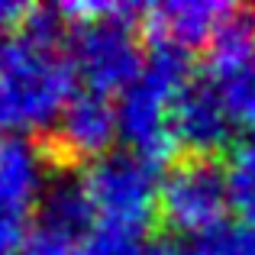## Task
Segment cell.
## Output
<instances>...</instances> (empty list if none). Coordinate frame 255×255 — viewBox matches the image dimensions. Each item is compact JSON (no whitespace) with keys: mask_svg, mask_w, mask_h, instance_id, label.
Masks as SVG:
<instances>
[{"mask_svg":"<svg viewBox=\"0 0 255 255\" xmlns=\"http://www.w3.org/2000/svg\"><path fill=\"white\" fill-rule=\"evenodd\" d=\"M78 181L91 204L94 223L145 233L158 213V165L139 158L136 152H110L87 165Z\"/></svg>","mask_w":255,"mask_h":255,"instance_id":"277c9868","label":"cell"},{"mask_svg":"<svg viewBox=\"0 0 255 255\" xmlns=\"http://www.w3.org/2000/svg\"><path fill=\"white\" fill-rule=\"evenodd\" d=\"M62 13L32 6L19 29L0 32V136L55 126L75 71L62 49Z\"/></svg>","mask_w":255,"mask_h":255,"instance_id":"6da1fadb","label":"cell"},{"mask_svg":"<svg viewBox=\"0 0 255 255\" xmlns=\"http://www.w3.org/2000/svg\"><path fill=\"white\" fill-rule=\"evenodd\" d=\"M58 13L75 26L68 62L84 81V91L110 97L139 78L145 52L132 26L136 10L129 3H68Z\"/></svg>","mask_w":255,"mask_h":255,"instance_id":"7a4b0ae2","label":"cell"},{"mask_svg":"<svg viewBox=\"0 0 255 255\" xmlns=\"http://www.w3.org/2000/svg\"><path fill=\"white\" fill-rule=\"evenodd\" d=\"M220 255H255V226H223L213 233Z\"/></svg>","mask_w":255,"mask_h":255,"instance_id":"4fadbf2b","label":"cell"},{"mask_svg":"<svg viewBox=\"0 0 255 255\" xmlns=\"http://www.w3.org/2000/svg\"><path fill=\"white\" fill-rule=\"evenodd\" d=\"M171 129L178 149H187V158H213L230 142L236 123L217 87L207 81H191L174 100Z\"/></svg>","mask_w":255,"mask_h":255,"instance_id":"ba28073f","label":"cell"},{"mask_svg":"<svg viewBox=\"0 0 255 255\" xmlns=\"http://www.w3.org/2000/svg\"><path fill=\"white\" fill-rule=\"evenodd\" d=\"M120 136V113L117 104L104 94H71L65 110L58 113L52 139L45 142L52 162L71 165V162H97L110 155L113 139Z\"/></svg>","mask_w":255,"mask_h":255,"instance_id":"8992f818","label":"cell"},{"mask_svg":"<svg viewBox=\"0 0 255 255\" xmlns=\"http://www.w3.org/2000/svg\"><path fill=\"white\" fill-rule=\"evenodd\" d=\"M233 6L213 3V0H171V3L145 6V29L155 42L191 49V45H210L223 19Z\"/></svg>","mask_w":255,"mask_h":255,"instance_id":"9c48e42d","label":"cell"},{"mask_svg":"<svg viewBox=\"0 0 255 255\" xmlns=\"http://www.w3.org/2000/svg\"><path fill=\"white\" fill-rule=\"evenodd\" d=\"M145 255H220L213 236H200V239H187V236H174L165 243L149 246Z\"/></svg>","mask_w":255,"mask_h":255,"instance_id":"5bb4252c","label":"cell"},{"mask_svg":"<svg viewBox=\"0 0 255 255\" xmlns=\"http://www.w3.org/2000/svg\"><path fill=\"white\" fill-rule=\"evenodd\" d=\"M29 13H32V6H26V3H0V32L19 29Z\"/></svg>","mask_w":255,"mask_h":255,"instance_id":"9a60e30c","label":"cell"},{"mask_svg":"<svg viewBox=\"0 0 255 255\" xmlns=\"http://www.w3.org/2000/svg\"><path fill=\"white\" fill-rule=\"evenodd\" d=\"M19 255H75V249L58 246V243H49V239H39V236L29 233V239H26V246H23Z\"/></svg>","mask_w":255,"mask_h":255,"instance_id":"2e32d148","label":"cell"},{"mask_svg":"<svg viewBox=\"0 0 255 255\" xmlns=\"http://www.w3.org/2000/svg\"><path fill=\"white\" fill-rule=\"evenodd\" d=\"M223 171H226L230 207L243 217L246 226H255V132L230 149Z\"/></svg>","mask_w":255,"mask_h":255,"instance_id":"8fae6325","label":"cell"},{"mask_svg":"<svg viewBox=\"0 0 255 255\" xmlns=\"http://www.w3.org/2000/svg\"><path fill=\"white\" fill-rule=\"evenodd\" d=\"M145 252H149L145 233L107 223H94L75 249V255H145Z\"/></svg>","mask_w":255,"mask_h":255,"instance_id":"7c38bea8","label":"cell"},{"mask_svg":"<svg viewBox=\"0 0 255 255\" xmlns=\"http://www.w3.org/2000/svg\"><path fill=\"white\" fill-rule=\"evenodd\" d=\"M230 210L226 171L217 158H184L162 178L158 217L174 236H213L226 226Z\"/></svg>","mask_w":255,"mask_h":255,"instance_id":"5b68a950","label":"cell"},{"mask_svg":"<svg viewBox=\"0 0 255 255\" xmlns=\"http://www.w3.org/2000/svg\"><path fill=\"white\" fill-rule=\"evenodd\" d=\"M55 168L45 142H32L26 136H0V220L32 223V210L39 207Z\"/></svg>","mask_w":255,"mask_h":255,"instance_id":"52a82bcc","label":"cell"},{"mask_svg":"<svg viewBox=\"0 0 255 255\" xmlns=\"http://www.w3.org/2000/svg\"><path fill=\"white\" fill-rule=\"evenodd\" d=\"M210 84L220 91L226 110H230L233 123L255 132V52L246 55L243 62H236L233 68L210 75Z\"/></svg>","mask_w":255,"mask_h":255,"instance_id":"30bf717a","label":"cell"},{"mask_svg":"<svg viewBox=\"0 0 255 255\" xmlns=\"http://www.w3.org/2000/svg\"><path fill=\"white\" fill-rule=\"evenodd\" d=\"M191 58L178 45L155 42L145 55L139 78L123 91L117 113H120V136L126 139L129 152L158 165L168 162L178 149L171 129L174 100L191 84Z\"/></svg>","mask_w":255,"mask_h":255,"instance_id":"3957f363","label":"cell"}]
</instances>
